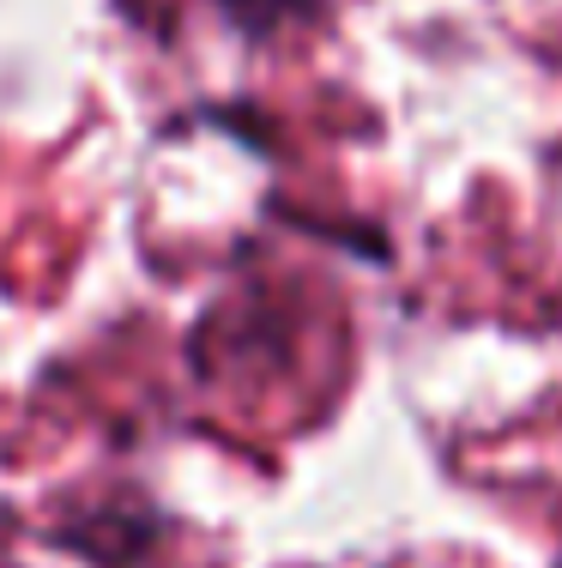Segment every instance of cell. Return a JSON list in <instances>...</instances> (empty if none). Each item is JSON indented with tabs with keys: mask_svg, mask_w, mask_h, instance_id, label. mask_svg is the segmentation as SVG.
Instances as JSON below:
<instances>
[{
	"mask_svg": "<svg viewBox=\"0 0 562 568\" xmlns=\"http://www.w3.org/2000/svg\"><path fill=\"white\" fill-rule=\"evenodd\" d=\"M218 7H224V19H231L236 31L266 37V31H285V24L309 19L320 0H218Z\"/></svg>",
	"mask_w": 562,
	"mask_h": 568,
	"instance_id": "obj_1",
	"label": "cell"
}]
</instances>
